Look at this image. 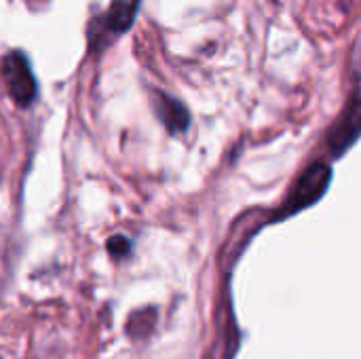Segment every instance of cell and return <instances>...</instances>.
<instances>
[{"mask_svg":"<svg viewBox=\"0 0 361 359\" xmlns=\"http://www.w3.org/2000/svg\"><path fill=\"white\" fill-rule=\"evenodd\" d=\"M332 180V169L330 165L326 163H315L311 165L302 176L300 180L296 182V186L292 188L286 205H283V212L281 216H292V214H298L300 209L313 205L315 201H319L326 190H328V184Z\"/></svg>","mask_w":361,"mask_h":359,"instance_id":"3957f363","label":"cell"},{"mask_svg":"<svg viewBox=\"0 0 361 359\" xmlns=\"http://www.w3.org/2000/svg\"><path fill=\"white\" fill-rule=\"evenodd\" d=\"M0 70H2V78L6 83V89L13 102L21 108H27L38 95V85H36L27 55L21 51L6 53L2 57Z\"/></svg>","mask_w":361,"mask_h":359,"instance_id":"7a4b0ae2","label":"cell"},{"mask_svg":"<svg viewBox=\"0 0 361 359\" xmlns=\"http://www.w3.org/2000/svg\"><path fill=\"white\" fill-rule=\"evenodd\" d=\"M154 102V112L157 116L163 121V125L171 131V133H184L190 125V114L186 110V106L182 102H178L176 97L167 95V93H154L152 95Z\"/></svg>","mask_w":361,"mask_h":359,"instance_id":"5b68a950","label":"cell"},{"mask_svg":"<svg viewBox=\"0 0 361 359\" xmlns=\"http://www.w3.org/2000/svg\"><path fill=\"white\" fill-rule=\"evenodd\" d=\"M140 2L142 0H112L110 8L89 23V47L97 51L127 32L137 15Z\"/></svg>","mask_w":361,"mask_h":359,"instance_id":"6da1fadb","label":"cell"},{"mask_svg":"<svg viewBox=\"0 0 361 359\" xmlns=\"http://www.w3.org/2000/svg\"><path fill=\"white\" fill-rule=\"evenodd\" d=\"M108 252L114 256V258H121V256H125L127 252H129V248H131V243H129V239L127 237H121V235H116V237H112L110 241H108Z\"/></svg>","mask_w":361,"mask_h":359,"instance_id":"8992f818","label":"cell"},{"mask_svg":"<svg viewBox=\"0 0 361 359\" xmlns=\"http://www.w3.org/2000/svg\"><path fill=\"white\" fill-rule=\"evenodd\" d=\"M357 135H360V95H357V91H353L343 118L334 125V129L328 138V144L338 154V152L347 150L357 140Z\"/></svg>","mask_w":361,"mask_h":359,"instance_id":"277c9868","label":"cell"}]
</instances>
